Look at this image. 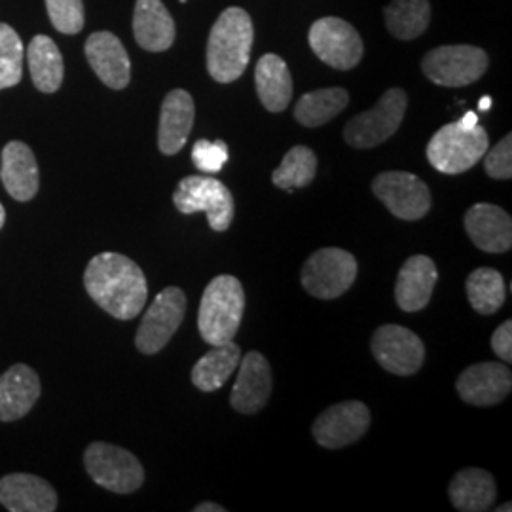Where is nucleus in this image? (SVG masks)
Masks as SVG:
<instances>
[{"mask_svg": "<svg viewBox=\"0 0 512 512\" xmlns=\"http://www.w3.org/2000/svg\"><path fill=\"white\" fill-rule=\"evenodd\" d=\"M46 10L55 29L63 35H78L84 29L82 0H46Z\"/></svg>", "mask_w": 512, "mask_h": 512, "instance_id": "obj_34", "label": "nucleus"}, {"mask_svg": "<svg viewBox=\"0 0 512 512\" xmlns=\"http://www.w3.org/2000/svg\"><path fill=\"white\" fill-rule=\"evenodd\" d=\"M84 465L93 482L114 494H133L145 482L141 461L126 448L93 442L84 454Z\"/></svg>", "mask_w": 512, "mask_h": 512, "instance_id": "obj_5", "label": "nucleus"}, {"mask_svg": "<svg viewBox=\"0 0 512 512\" xmlns=\"http://www.w3.org/2000/svg\"><path fill=\"white\" fill-rule=\"evenodd\" d=\"M372 192L401 220H420L431 211V190L414 173H382L374 179Z\"/></svg>", "mask_w": 512, "mask_h": 512, "instance_id": "obj_12", "label": "nucleus"}, {"mask_svg": "<svg viewBox=\"0 0 512 512\" xmlns=\"http://www.w3.org/2000/svg\"><path fill=\"white\" fill-rule=\"evenodd\" d=\"M84 287L101 310L120 321L135 319L147 304V277L120 253L93 256L84 272Z\"/></svg>", "mask_w": 512, "mask_h": 512, "instance_id": "obj_1", "label": "nucleus"}, {"mask_svg": "<svg viewBox=\"0 0 512 512\" xmlns=\"http://www.w3.org/2000/svg\"><path fill=\"white\" fill-rule=\"evenodd\" d=\"M512 511L511 503H505V507H499L497 512H509Z\"/></svg>", "mask_w": 512, "mask_h": 512, "instance_id": "obj_42", "label": "nucleus"}, {"mask_svg": "<svg viewBox=\"0 0 512 512\" xmlns=\"http://www.w3.org/2000/svg\"><path fill=\"white\" fill-rule=\"evenodd\" d=\"M0 503L10 512H52L57 494L40 476L14 473L0 478Z\"/></svg>", "mask_w": 512, "mask_h": 512, "instance_id": "obj_19", "label": "nucleus"}, {"mask_svg": "<svg viewBox=\"0 0 512 512\" xmlns=\"http://www.w3.org/2000/svg\"><path fill=\"white\" fill-rule=\"evenodd\" d=\"M253 40L251 16L238 6L226 8L207 40V71L211 78L219 84L236 82L249 65Z\"/></svg>", "mask_w": 512, "mask_h": 512, "instance_id": "obj_2", "label": "nucleus"}, {"mask_svg": "<svg viewBox=\"0 0 512 512\" xmlns=\"http://www.w3.org/2000/svg\"><path fill=\"white\" fill-rule=\"evenodd\" d=\"M317 175V156L315 152L308 147H293L283 158L281 165L277 167L272 175V183L293 192L296 188H304L311 184Z\"/></svg>", "mask_w": 512, "mask_h": 512, "instance_id": "obj_32", "label": "nucleus"}, {"mask_svg": "<svg viewBox=\"0 0 512 512\" xmlns=\"http://www.w3.org/2000/svg\"><path fill=\"white\" fill-rule=\"evenodd\" d=\"M439 281V270L429 256H410L397 275L395 300L406 313L420 311L429 304Z\"/></svg>", "mask_w": 512, "mask_h": 512, "instance_id": "obj_21", "label": "nucleus"}, {"mask_svg": "<svg viewBox=\"0 0 512 512\" xmlns=\"http://www.w3.org/2000/svg\"><path fill=\"white\" fill-rule=\"evenodd\" d=\"M387 31L399 40L421 37L431 23L429 0H391L384 12Z\"/></svg>", "mask_w": 512, "mask_h": 512, "instance_id": "obj_30", "label": "nucleus"}, {"mask_svg": "<svg viewBox=\"0 0 512 512\" xmlns=\"http://www.w3.org/2000/svg\"><path fill=\"white\" fill-rule=\"evenodd\" d=\"M27 65L38 92L55 93L63 84V55L46 35H37L27 46Z\"/></svg>", "mask_w": 512, "mask_h": 512, "instance_id": "obj_27", "label": "nucleus"}, {"mask_svg": "<svg viewBox=\"0 0 512 512\" xmlns=\"http://www.w3.org/2000/svg\"><path fill=\"white\" fill-rule=\"evenodd\" d=\"M40 397V378L27 365L10 366L0 374V421L21 420Z\"/></svg>", "mask_w": 512, "mask_h": 512, "instance_id": "obj_23", "label": "nucleus"}, {"mask_svg": "<svg viewBox=\"0 0 512 512\" xmlns=\"http://www.w3.org/2000/svg\"><path fill=\"white\" fill-rule=\"evenodd\" d=\"M86 59L110 90H124L131 80V61L122 40L109 31L93 33L86 40Z\"/></svg>", "mask_w": 512, "mask_h": 512, "instance_id": "obj_18", "label": "nucleus"}, {"mask_svg": "<svg viewBox=\"0 0 512 512\" xmlns=\"http://www.w3.org/2000/svg\"><path fill=\"white\" fill-rule=\"evenodd\" d=\"M239 361L241 348L234 344V340L213 346L192 368V384L203 393L217 391L238 370Z\"/></svg>", "mask_w": 512, "mask_h": 512, "instance_id": "obj_28", "label": "nucleus"}, {"mask_svg": "<svg viewBox=\"0 0 512 512\" xmlns=\"http://www.w3.org/2000/svg\"><path fill=\"white\" fill-rule=\"evenodd\" d=\"M448 495L458 511H490L497 495L494 476L484 469H463L452 478Z\"/></svg>", "mask_w": 512, "mask_h": 512, "instance_id": "obj_26", "label": "nucleus"}, {"mask_svg": "<svg viewBox=\"0 0 512 512\" xmlns=\"http://www.w3.org/2000/svg\"><path fill=\"white\" fill-rule=\"evenodd\" d=\"M492 349L507 365L512 361V321H505L492 336Z\"/></svg>", "mask_w": 512, "mask_h": 512, "instance_id": "obj_37", "label": "nucleus"}, {"mask_svg": "<svg viewBox=\"0 0 512 512\" xmlns=\"http://www.w3.org/2000/svg\"><path fill=\"white\" fill-rule=\"evenodd\" d=\"M484 171L495 181H509L512 177V135L509 133L494 148L484 154Z\"/></svg>", "mask_w": 512, "mask_h": 512, "instance_id": "obj_36", "label": "nucleus"}, {"mask_svg": "<svg viewBox=\"0 0 512 512\" xmlns=\"http://www.w3.org/2000/svg\"><path fill=\"white\" fill-rule=\"evenodd\" d=\"M256 93L270 112H283L293 99V76L287 63L275 54H266L256 63Z\"/></svg>", "mask_w": 512, "mask_h": 512, "instance_id": "obj_25", "label": "nucleus"}, {"mask_svg": "<svg viewBox=\"0 0 512 512\" xmlns=\"http://www.w3.org/2000/svg\"><path fill=\"white\" fill-rule=\"evenodd\" d=\"M0 179L16 202H31L37 196L40 173L33 150L21 141H10L2 150Z\"/></svg>", "mask_w": 512, "mask_h": 512, "instance_id": "obj_20", "label": "nucleus"}, {"mask_svg": "<svg viewBox=\"0 0 512 512\" xmlns=\"http://www.w3.org/2000/svg\"><path fill=\"white\" fill-rule=\"evenodd\" d=\"M4 222H6V211H4V205L0 203V230H2Z\"/></svg>", "mask_w": 512, "mask_h": 512, "instance_id": "obj_41", "label": "nucleus"}, {"mask_svg": "<svg viewBox=\"0 0 512 512\" xmlns=\"http://www.w3.org/2000/svg\"><path fill=\"white\" fill-rule=\"evenodd\" d=\"M230 158V150L224 141L200 139L192 148V162L202 173H219Z\"/></svg>", "mask_w": 512, "mask_h": 512, "instance_id": "obj_35", "label": "nucleus"}, {"mask_svg": "<svg viewBox=\"0 0 512 512\" xmlns=\"http://www.w3.org/2000/svg\"><path fill=\"white\" fill-rule=\"evenodd\" d=\"M490 59L482 48L469 44L440 46L423 57V74L437 86L463 88L480 80L488 71Z\"/></svg>", "mask_w": 512, "mask_h": 512, "instance_id": "obj_8", "label": "nucleus"}, {"mask_svg": "<svg viewBox=\"0 0 512 512\" xmlns=\"http://www.w3.org/2000/svg\"><path fill=\"white\" fill-rule=\"evenodd\" d=\"M372 355L378 365L395 376H412L425 361V346L420 336L401 325H384L374 332Z\"/></svg>", "mask_w": 512, "mask_h": 512, "instance_id": "obj_13", "label": "nucleus"}, {"mask_svg": "<svg viewBox=\"0 0 512 512\" xmlns=\"http://www.w3.org/2000/svg\"><path fill=\"white\" fill-rule=\"evenodd\" d=\"M308 40L313 54L336 71L355 69L365 54L363 38L346 19H317L311 25Z\"/></svg>", "mask_w": 512, "mask_h": 512, "instance_id": "obj_10", "label": "nucleus"}, {"mask_svg": "<svg viewBox=\"0 0 512 512\" xmlns=\"http://www.w3.org/2000/svg\"><path fill=\"white\" fill-rule=\"evenodd\" d=\"M370 427V410L361 401H346L327 408L313 423L317 444L329 450L346 448L365 435Z\"/></svg>", "mask_w": 512, "mask_h": 512, "instance_id": "obj_14", "label": "nucleus"}, {"mask_svg": "<svg viewBox=\"0 0 512 512\" xmlns=\"http://www.w3.org/2000/svg\"><path fill=\"white\" fill-rule=\"evenodd\" d=\"M196 107L192 95L184 90H173L165 95L160 110L158 147L165 156H175L183 150L194 126Z\"/></svg>", "mask_w": 512, "mask_h": 512, "instance_id": "obj_22", "label": "nucleus"}, {"mask_svg": "<svg viewBox=\"0 0 512 512\" xmlns=\"http://www.w3.org/2000/svg\"><path fill=\"white\" fill-rule=\"evenodd\" d=\"M23 42L18 33L0 23V90L14 88L21 82L23 76Z\"/></svg>", "mask_w": 512, "mask_h": 512, "instance_id": "obj_33", "label": "nucleus"}, {"mask_svg": "<svg viewBox=\"0 0 512 512\" xmlns=\"http://www.w3.org/2000/svg\"><path fill=\"white\" fill-rule=\"evenodd\" d=\"M226 509L224 507H220L217 503H209V501H205V503H200L198 507H194V512H224Z\"/></svg>", "mask_w": 512, "mask_h": 512, "instance_id": "obj_39", "label": "nucleus"}, {"mask_svg": "<svg viewBox=\"0 0 512 512\" xmlns=\"http://www.w3.org/2000/svg\"><path fill=\"white\" fill-rule=\"evenodd\" d=\"M469 304L480 315H494L505 304V279L494 268H478L465 283Z\"/></svg>", "mask_w": 512, "mask_h": 512, "instance_id": "obj_31", "label": "nucleus"}, {"mask_svg": "<svg viewBox=\"0 0 512 512\" xmlns=\"http://www.w3.org/2000/svg\"><path fill=\"white\" fill-rule=\"evenodd\" d=\"M490 147L482 126L463 129L459 122L440 128L427 145V160L444 175H459L475 167Z\"/></svg>", "mask_w": 512, "mask_h": 512, "instance_id": "obj_4", "label": "nucleus"}, {"mask_svg": "<svg viewBox=\"0 0 512 512\" xmlns=\"http://www.w3.org/2000/svg\"><path fill=\"white\" fill-rule=\"evenodd\" d=\"M459 397L473 406L503 403L512 389L511 370L503 363H478L459 374Z\"/></svg>", "mask_w": 512, "mask_h": 512, "instance_id": "obj_16", "label": "nucleus"}, {"mask_svg": "<svg viewBox=\"0 0 512 512\" xmlns=\"http://www.w3.org/2000/svg\"><path fill=\"white\" fill-rule=\"evenodd\" d=\"M173 203L183 215L205 213L215 232H226L234 220V198L228 186L213 177H184L173 194Z\"/></svg>", "mask_w": 512, "mask_h": 512, "instance_id": "obj_6", "label": "nucleus"}, {"mask_svg": "<svg viewBox=\"0 0 512 512\" xmlns=\"http://www.w3.org/2000/svg\"><path fill=\"white\" fill-rule=\"evenodd\" d=\"M186 313V296L179 287H167L158 294L148 308L141 327L135 336V346L145 353L154 355L169 344L173 334L179 330Z\"/></svg>", "mask_w": 512, "mask_h": 512, "instance_id": "obj_11", "label": "nucleus"}, {"mask_svg": "<svg viewBox=\"0 0 512 512\" xmlns=\"http://www.w3.org/2000/svg\"><path fill=\"white\" fill-rule=\"evenodd\" d=\"M238 370L230 404L239 414H256L268 404L272 395L274 380L270 363L262 353L249 351L245 357H241Z\"/></svg>", "mask_w": 512, "mask_h": 512, "instance_id": "obj_15", "label": "nucleus"}, {"mask_svg": "<svg viewBox=\"0 0 512 512\" xmlns=\"http://www.w3.org/2000/svg\"><path fill=\"white\" fill-rule=\"evenodd\" d=\"M408 107V97L401 88H391L382 99L366 112L351 118L344 128V139L349 147L374 148L382 145L403 124L404 112Z\"/></svg>", "mask_w": 512, "mask_h": 512, "instance_id": "obj_7", "label": "nucleus"}, {"mask_svg": "<svg viewBox=\"0 0 512 512\" xmlns=\"http://www.w3.org/2000/svg\"><path fill=\"white\" fill-rule=\"evenodd\" d=\"M133 35L147 52H165L175 42V21L162 0H137L133 14Z\"/></svg>", "mask_w": 512, "mask_h": 512, "instance_id": "obj_24", "label": "nucleus"}, {"mask_svg": "<svg viewBox=\"0 0 512 512\" xmlns=\"http://www.w3.org/2000/svg\"><path fill=\"white\" fill-rule=\"evenodd\" d=\"M465 230L484 253H507L512 247L511 215L494 203H476L465 215Z\"/></svg>", "mask_w": 512, "mask_h": 512, "instance_id": "obj_17", "label": "nucleus"}, {"mask_svg": "<svg viewBox=\"0 0 512 512\" xmlns=\"http://www.w3.org/2000/svg\"><path fill=\"white\" fill-rule=\"evenodd\" d=\"M478 109L482 110V112H488V110L492 109V97H482L480 103H478Z\"/></svg>", "mask_w": 512, "mask_h": 512, "instance_id": "obj_40", "label": "nucleus"}, {"mask_svg": "<svg viewBox=\"0 0 512 512\" xmlns=\"http://www.w3.org/2000/svg\"><path fill=\"white\" fill-rule=\"evenodd\" d=\"M245 311V293L238 277L219 275L203 291L198 329L203 342L220 346L238 334Z\"/></svg>", "mask_w": 512, "mask_h": 512, "instance_id": "obj_3", "label": "nucleus"}, {"mask_svg": "<svg viewBox=\"0 0 512 512\" xmlns=\"http://www.w3.org/2000/svg\"><path fill=\"white\" fill-rule=\"evenodd\" d=\"M459 126L463 129H473L475 126H478L476 112H465V116L459 120Z\"/></svg>", "mask_w": 512, "mask_h": 512, "instance_id": "obj_38", "label": "nucleus"}, {"mask_svg": "<svg viewBox=\"0 0 512 512\" xmlns=\"http://www.w3.org/2000/svg\"><path fill=\"white\" fill-rule=\"evenodd\" d=\"M357 277L355 256L338 249H319L306 260L302 268V287L315 298L332 300L348 293Z\"/></svg>", "mask_w": 512, "mask_h": 512, "instance_id": "obj_9", "label": "nucleus"}, {"mask_svg": "<svg viewBox=\"0 0 512 512\" xmlns=\"http://www.w3.org/2000/svg\"><path fill=\"white\" fill-rule=\"evenodd\" d=\"M349 93L344 88H325L306 93L294 107V118L306 128H319L329 124L348 107Z\"/></svg>", "mask_w": 512, "mask_h": 512, "instance_id": "obj_29", "label": "nucleus"}]
</instances>
